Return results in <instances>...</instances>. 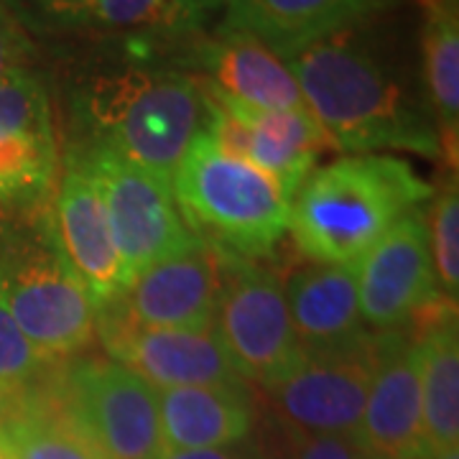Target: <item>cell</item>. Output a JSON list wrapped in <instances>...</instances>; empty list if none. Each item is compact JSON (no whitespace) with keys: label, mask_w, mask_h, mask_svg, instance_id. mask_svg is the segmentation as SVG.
<instances>
[{"label":"cell","mask_w":459,"mask_h":459,"mask_svg":"<svg viewBox=\"0 0 459 459\" xmlns=\"http://www.w3.org/2000/svg\"><path fill=\"white\" fill-rule=\"evenodd\" d=\"M283 62L334 148H398L427 159L442 153L429 102L383 59L360 26L314 41Z\"/></svg>","instance_id":"obj_1"},{"label":"cell","mask_w":459,"mask_h":459,"mask_svg":"<svg viewBox=\"0 0 459 459\" xmlns=\"http://www.w3.org/2000/svg\"><path fill=\"white\" fill-rule=\"evenodd\" d=\"M72 108L82 146L108 148L166 186L212 120L202 77L143 62L92 72L77 84Z\"/></svg>","instance_id":"obj_2"},{"label":"cell","mask_w":459,"mask_h":459,"mask_svg":"<svg viewBox=\"0 0 459 459\" xmlns=\"http://www.w3.org/2000/svg\"><path fill=\"white\" fill-rule=\"evenodd\" d=\"M429 197V181L403 159L344 156L304 179L291 199L289 230L316 263L352 265L401 214Z\"/></svg>","instance_id":"obj_3"},{"label":"cell","mask_w":459,"mask_h":459,"mask_svg":"<svg viewBox=\"0 0 459 459\" xmlns=\"http://www.w3.org/2000/svg\"><path fill=\"white\" fill-rule=\"evenodd\" d=\"M171 195L199 240L238 258H258L289 230L291 202L255 166L232 159L202 133L174 174Z\"/></svg>","instance_id":"obj_4"},{"label":"cell","mask_w":459,"mask_h":459,"mask_svg":"<svg viewBox=\"0 0 459 459\" xmlns=\"http://www.w3.org/2000/svg\"><path fill=\"white\" fill-rule=\"evenodd\" d=\"M33 228L0 258V291L26 340L51 360L92 342L95 304L65 261L49 212L33 214Z\"/></svg>","instance_id":"obj_5"},{"label":"cell","mask_w":459,"mask_h":459,"mask_svg":"<svg viewBox=\"0 0 459 459\" xmlns=\"http://www.w3.org/2000/svg\"><path fill=\"white\" fill-rule=\"evenodd\" d=\"M222 255V294L214 314V332L235 373L246 383L271 388L304 360L283 281L247 258Z\"/></svg>","instance_id":"obj_6"},{"label":"cell","mask_w":459,"mask_h":459,"mask_svg":"<svg viewBox=\"0 0 459 459\" xmlns=\"http://www.w3.org/2000/svg\"><path fill=\"white\" fill-rule=\"evenodd\" d=\"M56 398L102 459H161L166 455L156 388L126 365L74 362L56 376Z\"/></svg>","instance_id":"obj_7"},{"label":"cell","mask_w":459,"mask_h":459,"mask_svg":"<svg viewBox=\"0 0 459 459\" xmlns=\"http://www.w3.org/2000/svg\"><path fill=\"white\" fill-rule=\"evenodd\" d=\"M108 212L115 250L128 279L189 247L197 235L184 222L171 186L102 146H77ZM131 286V283H128Z\"/></svg>","instance_id":"obj_8"},{"label":"cell","mask_w":459,"mask_h":459,"mask_svg":"<svg viewBox=\"0 0 459 459\" xmlns=\"http://www.w3.org/2000/svg\"><path fill=\"white\" fill-rule=\"evenodd\" d=\"M95 332L110 360L126 365L156 391L179 385H235V373L214 327L159 329L133 322L117 301L95 307Z\"/></svg>","instance_id":"obj_9"},{"label":"cell","mask_w":459,"mask_h":459,"mask_svg":"<svg viewBox=\"0 0 459 459\" xmlns=\"http://www.w3.org/2000/svg\"><path fill=\"white\" fill-rule=\"evenodd\" d=\"M373 340L376 334L350 350L309 355L283 380L265 388L283 434L355 437L373 380Z\"/></svg>","instance_id":"obj_10"},{"label":"cell","mask_w":459,"mask_h":459,"mask_svg":"<svg viewBox=\"0 0 459 459\" xmlns=\"http://www.w3.org/2000/svg\"><path fill=\"white\" fill-rule=\"evenodd\" d=\"M352 271L362 319L377 332H398L444 296L437 289L427 217L419 210L401 214Z\"/></svg>","instance_id":"obj_11"},{"label":"cell","mask_w":459,"mask_h":459,"mask_svg":"<svg viewBox=\"0 0 459 459\" xmlns=\"http://www.w3.org/2000/svg\"><path fill=\"white\" fill-rule=\"evenodd\" d=\"M59 148L47 90L31 69L0 80V202L21 212L47 207Z\"/></svg>","instance_id":"obj_12"},{"label":"cell","mask_w":459,"mask_h":459,"mask_svg":"<svg viewBox=\"0 0 459 459\" xmlns=\"http://www.w3.org/2000/svg\"><path fill=\"white\" fill-rule=\"evenodd\" d=\"M355 442L368 455L431 457L421 421L419 344L401 329L377 332L373 340V380Z\"/></svg>","instance_id":"obj_13"},{"label":"cell","mask_w":459,"mask_h":459,"mask_svg":"<svg viewBox=\"0 0 459 459\" xmlns=\"http://www.w3.org/2000/svg\"><path fill=\"white\" fill-rule=\"evenodd\" d=\"M56 186L49 222L59 250L95 307L113 301L131 279L115 250L98 184L80 153L69 151Z\"/></svg>","instance_id":"obj_14"},{"label":"cell","mask_w":459,"mask_h":459,"mask_svg":"<svg viewBox=\"0 0 459 459\" xmlns=\"http://www.w3.org/2000/svg\"><path fill=\"white\" fill-rule=\"evenodd\" d=\"M222 268V250L197 238L189 247L141 271L115 301L143 327H214Z\"/></svg>","instance_id":"obj_15"},{"label":"cell","mask_w":459,"mask_h":459,"mask_svg":"<svg viewBox=\"0 0 459 459\" xmlns=\"http://www.w3.org/2000/svg\"><path fill=\"white\" fill-rule=\"evenodd\" d=\"M283 291L304 358L350 350L373 337L360 314L352 265L296 268Z\"/></svg>","instance_id":"obj_16"},{"label":"cell","mask_w":459,"mask_h":459,"mask_svg":"<svg viewBox=\"0 0 459 459\" xmlns=\"http://www.w3.org/2000/svg\"><path fill=\"white\" fill-rule=\"evenodd\" d=\"M394 0H232L225 26L255 36L279 59L360 26Z\"/></svg>","instance_id":"obj_17"},{"label":"cell","mask_w":459,"mask_h":459,"mask_svg":"<svg viewBox=\"0 0 459 459\" xmlns=\"http://www.w3.org/2000/svg\"><path fill=\"white\" fill-rule=\"evenodd\" d=\"M56 31L133 33L143 39H186L199 31L217 0H23Z\"/></svg>","instance_id":"obj_18"},{"label":"cell","mask_w":459,"mask_h":459,"mask_svg":"<svg viewBox=\"0 0 459 459\" xmlns=\"http://www.w3.org/2000/svg\"><path fill=\"white\" fill-rule=\"evenodd\" d=\"M156 398L166 452L246 442L255 427V403L247 383L161 388Z\"/></svg>","instance_id":"obj_19"},{"label":"cell","mask_w":459,"mask_h":459,"mask_svg":"<svg viewBox=\"0 0 459 459\" xmlns=\"http://www.w3.org/2000/svg\"><path fill=\"white\" fill-rule=\"evenodd\" d=\"M207 82L225 98L261 110H304L291 69L255 36L222 26L197 54Z\"/></svg>","instance_id":"obj_20"},{"label":"cell","mask_w":459,"mask_h":459,"mask_svg":"<svg viewBox=\"0 0 459 459\" xmlns=\"http://www.w3.org/2000/svg\"><path fill=\"white\" fill-rule=\"evenodd\" d=\"M421 327V421L429 455L459 444V332L455 301L439 296L416 316Z\"/></svg>","instance_id":"obj_21"},{"label":"cell","mask_w":459,"mask_h":459,"mask_svg":"<svg viewBox=\"0 0 459 459\" xmlns=\"http://www.w3.org/2000/svg\"><path fill=\"white\" fill-rule=\"evenodd\" d=\"M0 449L8 459H102L56 398V377L0 401Z\"/></svg>","instance_id":"obj_22"},{"label":"cell","mask_w":459,"mask_h":459,"mask_svg":"<svg viewBox=\"0 0 459 459\" xmlns=\"http://www.w3.org/2000/svg\"><path fill=\"white\" fill-rule=\"evenodd\" d=\"M424 5V84L439 143L457 151L459 131V16L457 0H421Z\"/></svg>","instance_id":"obj_23"},{"label":"cell","mask_w":459,"mask_h":459,"mask_svg":"<svg viewBox=\"0 0 459 459\" xmlns=\"http://www.w3.org/2000/svg\"><path fill=\"white\" fill-rule=\"evenodd\" d=\"M434 273L446 299L459 294V197L457 184L446 186L434 202L431 222H427Z\"/></svg>","instance_id":"obj_24"},{"label":"cell","mask_w":459,"mask_h":459,"mask_svg":"<svg viewBox=\"0 0 459 459\" xmlns=\"http://www.w3.org/2000/svg\"><path fill=\"white\" fill-rule=\"evenodd\" d=\"M47 358L21 332L0 291V398L21 394L44 377Z\"/></svg>","instance_id":"obj_25"},{"label":"cell","mask_w":459,"mask_h":459,"mask_svg":"<svg viewBox=\"0 0 459 459\" xmlns=\"http://www.w3.org/2000/svg\"><path fill=\"white\" fill-rule=\"evenodd\" d=\"M286 437L283 457L281 459H360L362 449L355 437H337V434H322V437Z\"/></svg>","instance_id":"obj_26"},{"label":"cell","mask_w":459,"mask_h":459,"mask_svg":"<svg viewBox=\"0 0 459 459\" xmlns=\"http://www.w3.org/2000/svg\"><path fill=\"white\" fill-rule=\"evenodd\" d=\"M29 59H31V41L26 39L8 3L0 0V80L29 69Z\"/></svg>","instance_id":"obj_27"},{"label":"cell","mask_w":459,"mask_h":459,"mask_svg":"<svg viewBox=\"0 0 459 459\" xmlns=\"http://www.w3.org/2000/svg\"><path fill=\"white\" fill-rule=\"evenodd\" d=\"M161 459H268L261 444L238 442L225 446H210V449H186V452H166Z\"/></svg>","instance_id":"obj_28"},{"label":"cell","mask_w":459,"mask_h":459,"mask_svg":"<svg viewBox=\"0 0 459 459\" xmlns=\"http://www.w3.org/2000/svg\"><path fill=\"white\" fill-rule=\"evenodd\" d=\"M429 459H459V449H449V452H439V455H431Z\"/></svg>","instance_id":"obj_29"},{"label":"cell","mask_w":459,"mask_h":459,"mask_svg":"<svg viewBox=\"0 0 459 459\" xmlns=\"http://www.w3.org/2000/svg\"><path fill=\"white\" fill-rule=\"evenodd\" d=\"M360 459H401V457H385V455H368V452H362Z\"/></svg>","instance_id":"obj_30"},{"label":"cell","mask_w":459,"mask_h":459,"mask_svg":"<svg viewBox=\"0 0 459 459\" xmlns=\"http://www.w3.org/2000/svg\"><path fill=\"white\" fill-rule=\"evenodd\" d=\"M0 459H8V457H5V452H3V449H0Z\"/></svg>","instance_id":"obj_31"},{"label":"cell","mask_w":459,"mask_h":459,"mask_svg":"<svg viewBox=\"0 0 459 459\" xmlns=\"http://www.w3.org/2000/svg\"><path fill=\"white\" fill-rule=\"evenodd\" d=\"M225 3H232V0H225Z\"/></svg>","instance_id":"obj_32"}]
</instances>
